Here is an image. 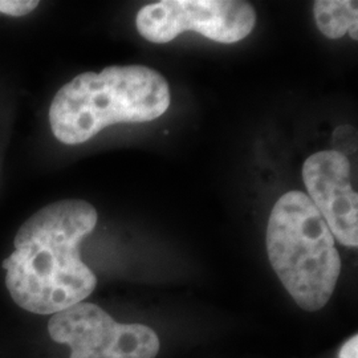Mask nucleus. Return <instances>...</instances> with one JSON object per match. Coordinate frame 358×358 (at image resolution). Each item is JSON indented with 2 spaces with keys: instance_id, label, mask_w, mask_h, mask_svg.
<instances>
[{
  "instance_id": "nucleus-1",
  "label": "nucleus",
  "mask_w": 358,
  "mask_h": 358,
  "mask_svg": "<svg viewBox=\"0 0 358 358\" xmlns=\"http://www.w3.org/2000/svg\"><path fill=\"white\" fill-rule=\"evenodd\" d=\"M93 206L64 199L40 208L19 229L15 251L1 267L13 301L27 312L55 315L83 303L97 278L80 257V243L96 229Z\"/></svg>"
},
{
  "instance_id": "nucleus-2",
  "label": "nucleus",
  "mask_w": 358,
  "mask_h": 358,
  "mask_svg": "<svg viewBox=\"0 0 358 358\" xmlns=\"http://www.w3.org/2000/svg\"><path fill=\"white\" fill-rule=\"evenodd\" d=\"M170 101L169 83L155 69L115 65L66 83L52 101L50 124L59 141L80 145L115 124L157 120Z\"/></svg>"
},
{
  "instance_id": "nucleus-3",
  "label": "nucleus",
  "mask_w": 358,
  "mask_h": 358,
  "mask_svg": "<svg viewBox=\"0 0 358 358\" xmlns=\"http://www.w3.org/2000/svg\"><path fill=\"white\" fill-rule=\"evenodd\" d=\"M269 263L296 304L315 312L332 297L341 272L334 236L307 194L289 192L267 224Z\"/></svg>"
},
{
  "instance_id": "nucleus-4",
  "label": "nucleus",
  "mask_w": 358,
  "mask_h": 358,
  "mask_svg": "<svg viewBox=\"0 0 358 358\" xmlns=\"http://www.w3.org/2000/svg\"><path fill=\"white\" fill-rule=\"evenodd\" d=\"M137 29L154 44H165L194 31L222 44L247 38L256 24L254 7L241 0H162L142 7Z\"/></svg>"
},
{
  "instance_id": "nucleus-5",
  "label": "nucleus",
  "mask_w": 358,
  "mask_h": 358,
  "mask_svg": "<svg viewBox=\"0 0 358 358\" xmlns=\"http://www.w3.org/2000/svg\"><path fill=\"white\" fill-rule=\"evenodd\" d=\"M52 340L71 348V358H154L159 338L142 324L115 322L92 303L55 313L48 322Z\"/></svg>"
},
{
  "instance_id": "nucleus-6",
  "label": "nucleus",
  "mask_w": 358,
  "mask_h": 358,
  "mask_svg": "<svg viewBox=\"0 0 358 358\" xmlns=\"http://www.w3.org/2000/svg\"><path fill=\"white\" fill-rule=\"evenodd\" d=\"M310 202L333 236L346 247L358 245V196L348 157L334 150L312 154L303 166Z\"/></svg>"
},
{
  "instance_id": "nucleus-7",
  "label": "nucleus",
  "mask_w": 358,
  "mask_h": 358,
  "mask_svg": "<svg viewBox=\"0 0 358 358\" xmlns=\"http://www.w3.org/2000/svg\"><path fill=\"white\" fill-rule=\"evenodd\" d=\"M313 15L324 36L340 38L346 32L358 40V3L352 0H317Z\"/></svg>"
},
{
  "instance_id": "nucleus-8",
  "label": "nucleus",
  "mask_w": 358,
  "mask_h": 358,
  "mask_svg": "<svg viewBox=\"0 0 358 358\" xmlns=\"http://www.w3.org/2000/svg\"><path fill=\"white\" fill-rule=\"evenodd\" d=\"M333 145L334 152L345 157L356 152V130L349 125L336 129L333 134Z\"/></svg>"
},
{
  "instance_id": "nucleus-9",
  "label": "nucleus",
  "mask_w": 358,
  "mask_h": 358,
  "mask_svg": "<svg viewBox=\"0 0 358 358\" xmlns=\"http://www.w3.org/2000/svg\"><path fill=\"white\" fill-rule=\"evenodd\" d=\"M38 6L36 0H0V13L11 16H24L36 10Z\"/></svg>"
},
{
  "instance_id": "nucleus-10",
  "label": "nucleus",
  "mask_w": 358,
  "mask_h": 358,
  "mask_svg": "<svg viewBox=\"0 0 358 358\" xmlns=\"http://www.w3.org/2000/svg\"><path fill=\"white\" fill-rule=\"evenodd\" d=\"M358 337H350L340 350L338 358H358Z\"/></svg>"
}]
</instances>
